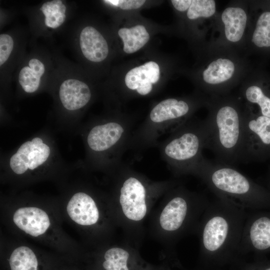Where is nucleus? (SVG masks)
<instances>
[{"mask_svg":"<svg viewBox=\"0 0 270 270\" xmlns=\"http://www.w3.org/2000/svg\"><path fill=\"white\" fill-rule=\"evenodd\" d=\"M248 212L246 210L216 198L203 214L196 232L200 240V259L206 270L234 264Z\"/></svg>","mask_w":270,"mask_h":270,"instance_id":"obj_1","label":"nucleus"},{"mask_svg":"<svg viewBox=\"0 0 270 270\" xmlns=\"http://www.w3.org/2000/svg\"><path fill=\"white\" fill-rule=\"evenodd\" d=\"M4 224L18 236L29 238L63 254L80 253L78 244L64 231L59 206L20 202L1 206Z\"/></svg>","mask_w":270,"mask_h":270,"instance_id":"obj_2","label":"nucleus"},{"mask_svg":"<svg viewBox=\"0 0 270 270\" xmlns=\"http://www.w3.org/2000/svg\"><path fill=\"white\" fill-rule=\"evenodd\" d=\"M118 178L112 208L116 224L132 229L142 224L154 202L177 184L153 182L123 164Z\"/></svg>","mask_w":270,"mask_h":270,"instance_id":"obj_3","label":"nucleus"},{"mask_svg":"<svg viewBox=\"0 0 270 270\" xmlns=\"http://www.w3.org/2000/svg\"><path fill=\"white\" fill-rule=\"evenodd\" d=\"M194 175L200 178L216 198L238 206L247 210L270 205V195L232 166L204 158Z\"/></svg>","mask_w":270,"mask_h":270,"instance_id":"obj_4","label":"nucleus"},{"mask_svg":"<svg viewBox=\"0 0 270 270\" xmlns=\"http://www.w3.org/2000/svg\"><path fill=\"white\" fill-rule=\"evenodd\" d=\"M162 208L156 216L157 233L170 244L184 236L196 232L210 202L204 194L190 191L178 184L164 194Z\"/></svg>","mask_w":270,"mask_h":270,"instance_id":"obj_5","label":"nucleus"},{"mask_svg":"<svg viewBox=\"0 0 270 270\" xmlns=\"http://www.w3.org/2000/svg\"><path fill=\"white\" fill-rule=\"evenodd\" d=\"M208 135L207 120H188L158 144L162 160L175 176L194 175L204 158Z\"/></svg>","mask_w":270,"mask_h":270,"instance_id":"obj_6","label":"nucleus"},{"mask_svg":"<svg viewBox=\"0 0 270 270\" xmlns=\"http://www.w3.org/2000/svg\"><path fill=\"white\" fill-rule=\"evenodd\" d=\"M59 207L63 220L92 240L106 238L116 224L110 202H100L86 192L74 193Z\"/></svg>","mask_w":270,"mask_h":270,"instance_id":"obj_7","label":"nucleus"},{"mask_svg":"<svg viewBox=\"0 0 270 270\" xmlns=\"http://www.w3.org/2000/svg\"><path fill=\"white\" fill-rule=\"evenodd\" d=\"M207 120L208 135L206 148L212 151L217 162L230 166L240 163L243 114L232 105H222Z\"/></svg>","mask_w":270,"mask_h":270,"instance_id":"obj_8","label":"nucleus"},{"mask_svg":"<svg viewBox=\"0 0 270 270\" xmlns=\"http://www.w3.org/2000/svg\"><path fill=\"white\" fill-rule=\"evenodd\" d=\"M191 109L184 100H164L150 110L148 118L134 130L128 149L136 152L156 146L164 134H170L188 121Z\"/></svg>","mask_w":270,"mask_h":270,"instance_id":"obj_9","label":"nucleus"},{"mask_svg":"<svg viewBox=\"0 0 270 270\" xmlns=\"http://www.w3.org/2000/svg\"><path fill=\"white\" fill-rule=\"evenodd\" d=\"M1 250L6 270H56L50 254L29 243L6 240Z\"/></svg>","mask_w":270,"mask_h":270,"instance_id":"obj_10","label":"nucleus"},{"mask_svg":"<svg viewBox=\"0 0 270 270\" xmlns=\"http://www.w3.org/2000/svg\"><path fill=\"white\" fill-rule=\"evenodd\" d=\"M134 123L122 118L94 126L87 137L89 148L96 152L113 150L122 156L128 148Z\"/></svg>","mask_w":270,"mask_h":270,"instance_id":"obj_11","label":"nucleus"},{"mask_svg":"<svg viewBox=\"0 0 270 270\" xmlns=\"http://www.w3.org/2000/svg\"><path fill=\"white\" fill-rule=\"evenodd\" d=\"M242 144L240 162L261 158L270 152V118L243 114Z\"/></svg>","mask_w":270,"mask_h":270,"instance_id":"obj_12","label":"nucleus"},{"mask_svg":"<svg viewBox=\"0 0 270 270\" xmlns=\"http://www.w3.org/2000/svg\"><path fill=\"white\" fill-rule=\"evenodd\" d=\"M270 250V213H248L240 242L238 260L250 253Z\"/></svg>","mask_w":270,"mask_h":270,"instance_id":"obj_13","label":"nucleus"},{"mask_svg":"<svg viewBox=\"0 0 270 270\" xmlns=\"http://www.w3.org/2000/svg\"><path fill=\"white\" fill-rule=\"evenodd\" d=\"M50 58L46 53L36 50L22 58L18 65L16 78L26 93L37 91L43 81L55 71L52 70Z\"/></svg>","mask_w":270,"mask_h":270,"instance_id":"obj_14","label":"nucleus"},{"mask_svg":"<svg viewBox=\"0 0 270 270\" xmlns=\"http://www.w3.org/2000/svg\"><path fill=\"white\" fill-rule=\"evenodd\" d=\"M96 259L100 270H156L134 249L126 246H102L96 254Z\"/></svg>","mask_w":270,"mask_h":270,"instance_id":"obj_15","label":"nucleus"},{"mask_svg":"<svg viewBox=\"0 0 270 270\" xmlns=\"http://www.w3.org/2000/svg\"><path fill=\"white\" fill-rule=\"evenodd\" d=\"M58 96L62 106L68 110H76L86 106L90 101L92 93L89 86L82 80L77 72H64Z\"/></svg>","mask_w":270,"mask_h":270,"instance_id":"obj_16","label":"nucleus"},{"mask_svg":"<svg viewBox=\"0 0 270 270\" xmlns=\"http://www.w3.org/2000/svg\"><path fill=\"white\" fill-rule=\"evenodd\" d=\"M49 146L42 140L35 138L24 143L10 158V166L13 172L18 175L24 174L28 169L34 170L48 158Z\"/></svg>","mask_w":270,"mask_h":270,"instance_id":"obj_17","label":"nucleus"},{"mask_svg":"<svg viewBox=\"0 0 270 270\" xmlns=\"http://www.w3.org/2000/svg\"><path fill=\"white\" fill-rule=\"evenodd\" d=\"M76 50L86 60L100 62L107 58L109 49L102 34L94 27L86 26L78 29L74 36Z\"/></svg>","mask_w":270,"mask_h":270,"instance_id":"obj_18","label":"nucleus"},{"mask_svg":"<svg viewBox=\"0 0 270 270\" xmlns=\"http://www.w3.org/2000/svg\"><path fill=\"white\" fill-rule=\"evenodd\" d=\"M68 12V7L65 1H45L35 10L33 24L36 31L38 30L42 34L54 32L66 22Z\"/></svg>","mask_w":270,"mask_h":270,"instance_id":"obj_19","label":"nucleus"},{"mask_svg":"<svg viewBox=\"0 0 270 270\" xmlns=\"http://www.w3.org/2000/svg\"><path fill=\"white\" fill-rule=\"evenodd\" d=\"M159 78L158 65L150 61L128 71L124 81L128 88L136 90L141 96H146L152 92V84L158 82Z\"/></svg>","mask_w":270,"mask_h":270,"instance_id":"obj_20","label":"nucleus"},{"mask_svg":"<svg viewBox=\"0 0 270 270\" xmlns=\"http://www.w3.org/2000/svg\"><path fill=\"white\" fill-rule=\"evenodd\" d=\"M21 42L18 34L12 32H8L0 34V67L1 75L6 70L10 71L18 61L22 60L18 58L21 56L22 52ZM20 58V57H19Z\"/></svg>","mask_w":270,"mask_h":270,"instance_id":"obj_21","label":"nucleus"},{"mask_svg":"<svg viewBox=\"0 0 270 270\" xmlns=\"http://www.w3.org/2000/svg\"><path fill=\"white\" fill-rule=\"evenodd\" d=\"M226 38L236 42L242 38L246 27L247 16L245 12L240 8H228L222 15Z\"/></svg>","mask_w":270,"mask_h":270,"instance_id":"obj_22","label":"nucleus"},{"mask_svg":"<svg viewBox=\"0 0 270 270\" xmlns=\"http://www.w3.org/2000/svg\"><path fill=\"white\" fill-rule=\"evenodd\" d=\"M118 34L124 42L123 50L127 54L138 50L150 39L148 32L142 25H137L130 28H121L118 31Z\"/></svg>","mask_w":270,"mask_h":270,"instance_id":"obj_23","label":"nucleus"},{"mask_svg":"<svg viewBox=\"0 0 270 270\" xmlns=\"http://www.w3.org/2000/svg\"><path fill=\"white\" fill-rule=\"evenodd\" d=\"M234 70V63L226 58H218L212 62L203 72L204 82L218 84L232 78Z\"/></svg>","mask_w":270,"mask_h":270,"instance_id":"obj_24","label":"nucleus"},{"mask_svg":"<svg viewBox=\"0 0 270 270\" xmlns=\"http://www.w3.org/2000/svg\"><path fill=\"white\" fill-rule=\"evenodd\" d=\"M252 42L260 48H270V11L259 16L252 36Z\"/></svg>","mask_w":270,"mask_h":270,"instance_id":"obj_25","label":"nucleus"},{"mask_svg":"<svg viewBox=\"0 0 270 270\" xmlns=\"http://www.w3.org/2000/svg\"><path fill=\"white\" fill-rule=\"evenodd\" d=\"M245 96L248 102L258 104L261 115L270 118V96L264 89L256 85L250 86Z\"/></svg>","mask_w":270,"mask_h":270,"instance_id":"obj_26","label":"nucleus"},{"mask_svg":"<svg viewBox=\"0 0 270 270\" xmlns=\"http://www.w3.org/2000/svg\"><path fill=\"white\" fill-rule=\"evenodd\" d=\"M216 12V4L213 0H193L188 10L187 16L190 20L200 17L208 18Z\"/></svg>","mask_w":270,"mask_h":270,"instance_id":"obj_27","label":"nucleus"},{"mask_svg":"<svg viewBox=\"0 0 270 270\" xmlns=\"http://www.w3.org/2000/svg\"><path fill=\"white\" fill-rule=\"evenodd\" d=\"M237 270H270V260H256L246 262L240 260L233 264Z\"/></svg>","mask_w":270,"mask_h":270,"instance_id":"obj_28","label":"nucleus"},{"mask_svg":"<svg viewBox=\"0 0 270 270\" xmlns=\"http://www.w3.org/2000/svg\"><path fill=\"white\" fill-rule=\"evenodd\" d=\"M103 2L121 9L132 10L141 7L146 2L144 0H105Z\"/></svg>","mask_w":270,"mask_h":270,"instance_id":"obj_29","label":"nucleus"},{"mask_svg":"<svg viewBox=\"0 0 270 270\" xmlns=\"http://www.w3.org/2000/svg\"><path fill=\"white\" fill-rule=\"evenodd\" d=\"M171 2L174 6L180 12L188 10L192 0H172Z\"/></svg>","mask_w":270,"mask_h":270,"instance_id":"obj_30","label":"nucleus"},{"mask_svg":"<svg viewBox=\"0 0 270 270\" xmlns=\"http://www.w3.org/2000/svg\"><path fill=\"white\" fill-rule=\"evenodd\" d=\"M170 270L169 268H164V270Z\"/></svg>","mask_w":270,"mask_h":270,"instance_id":"obj_31","label":"nucleus"},{"mask_svg":"<svg viewBox=\"0 0 270 270\" xmlns=\"http://www.w3.org/2000/svg\"><path fill=\"white\" fill-rule=\"evenodd\" d=\"M98 270H100L98 269Z\"/></svg>","mask_w":270,"mask_h":270,"instance_id":"obj_32","label":"nucleus"}]
</instances>
